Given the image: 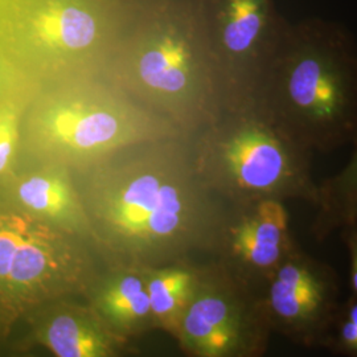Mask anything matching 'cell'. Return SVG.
Masks as SVG:
<instances>
[{"label": "cell", "mask_w": 357, "mask_h": 357, "mask_svg": "<svg viewBox=\"0 0 357 357\" xmlns=\"http://www.w3.org/2000/svg\"><path fill=\"white\" fill-rule=\"evenodd\" d=\"M257 97L311 153L357 139V44L323 17L289 20Z\"/></svg>", "instance_id": "cell-1"}, {"label": "cell", "mask_w": 357, "mask_h": 357, "mask_svg": "<svg viewBox=\"0 0 357 357\" xmlns=\"http://www.w3.org/2000/svg\"><path fill=\"white\" fill-rule=\"evenodd\" d=\"M96 215L115 246L147 266L156 255L218 243L222 225L204 191L190 181L142 174L103 193Z\"/></svg>", "instance_id": "cell-2"}, {"label": "cell", "mask_w": 357, "mask_h": 357, "mask_svg": "<svg viewBox=\"0 0 357 357\" xmlns=\"http://www.w3.org/2000/svg\"><path fill=\"white\" fill-rule=\"evenodd\" d=\"M100 273L54 228L26 212L0 211V336L38 307L85 299Z\"/></svg>", "instance_id": "cell-3"}, {"label": "cell", "mask_w": 357, "mask_h": 357, "mask_svg": "<svg viewBox=\"0 0 357 357\" xmlns=\"http://www.w3.org/2000/svg\"><path fill=\"white\" fill-rule=\"evenodd\" d=\"M245 114L216 137L211 149L212 174L238 204L274 199L314 205L318 181L312 156L257 97Z\"/></svg>", "instance_id": "cell-4"}, {"label": "cell", "mask_w": 357, "mask_h": 357, "mask_svg": "<svg viewBox=\"0 0 357 357\" xmlns=\"http://www.w3.org/2000/svg\"><path fill=\"white\" fill-rule=\"evenodd\" d=\"M271 331L261 294L217 264L202 268L174 337L185 357H264Z\"/></svg>", "instance_id": "cell-5"}, {"label": "cell", "mask_w": 357, "mask_h": 357, "mask_svg": "<svg viewBox=\"0 0 357 357\" xmlns=\"http://www.w3.org/2000/svg\"><path fill=\"white\" fill-rule=\"evenodd\" d=\"M337 298L333 268L301 246L274 271L261 294L271 328L308 348L327 344L340 310Z\"/></svg>", "instance_id": "cell-6"}, {"label": "cell", "mask_w": 357, "mask_h": 357, "mask_svg": "<svg viewBox=\"0 0 357 357\" xmlns=\"http://www.w3.org/2000/svg\"><path fill=\"white\" fill-rule=\"evenodd\" d=\"M218 243L227 259L222 264L252 287H264L299 246L284 202L274 199L240 204L238 213L222 225Z\"/></svg>", "instance_id": "cell-7"}, {"label": "cell", "mask_w": 357, "mask_h": 357, "mask_svg": "<svg viewBox=\"0 0 357 357\" xmlns=\"http://www.w3.org/2000/svg\"><path fill=\"white\" fill-rule=\"evenodd\" d=\"M213 22L217 50L227 63L248 72L255 97L289 19L274 0H215Z\"/></svg>", "instance_id": "cell-8"}, {"label": "cell", "mask_w": 357, "mask_h": 357, "mask_svg": "<svg viewBox=\"0 0 357 357\" xmlns=\"http://www.w3.org/2000/svg\"><path fill=\"white\" fill-rule=\"evenodd\" d=\"M28 339L54 357H123L128 340L115 333L85 299H59L24 319Z\"/></svg>", "instance_id": "cell-9"}, {"label": "cell", "mask_w": 357, "mask_h": 357, "mask_svg": "<svg viewBox=\"0 0 357 357\" xmlns=\"http://www.w3.org/2000/svg\"><path fill=\"white\" fill-rule=\"evenodd\" d=\"M85 301L115 333L126 340L156 328L146 266L121 264L100 274Z\"/></svg>", "instance_id": "cell-10"}, {"label": "cell", "mask_w": 357, "mask_h": 357, "mask_svg": "<svg viewBox=\"0 0 357 357\" xmlns=\"http://www.w3.org/2000/svg\"><path fill=\"white\" fill-rule=\"evenodd\" d=\"M44 128L54 143L79 153L110 147L122 135V121L114 112L77 102L52 109Z\"/></svg>", "instance_id": "cell-11"}, {"label": "cell", "mask_w": 357, "mask_h": 357, "mask_svg": "<svg viewBox=\"0 0 357 357\" xmlns=\"http://www.w3.org/2000/svg\"><path fill=\"white\" fill-rule=\"evenodd\" d=\"M352 155L339 172L318 183L312 234L323 241L335 233L357 231V139Z\"/></svg>", "instance_id": "cell-12"}, {"label": "cell", "mask_w": 357, "mask_h": 357, "mask_svg": "<svg viewBox=\"0 0 357 357\" xmlns=\"http://www.w3.org/2000/svg\"><path fill=\"white\" fill-rule=\"evenodd\" d=\"M197 59V52H193L187 40L167 36L142 54L138 70L149 88L183 94L200 84Z\"/></svg>", "instance_id": "cell-13"}, {"label": "cell", "mask_w": 357, "mask_h": 357, "mask_svg": "<svg viewBox=\"0 0 357 357\" xmlns=\"http://www.w3.org/2000/svg\"><path fill=\"white\" fill-rule=\"evenodd\" d=\"M202 268L184 262L147 268V290L156 328L175 336L200 280Z\"/></svg>", "instance_id": "cell-14"}, {"label": "cell", "mask_w": 357, "mask_h": 357, "mask_svg": "<svg viewBox=\"0 0 357 357\" xmlns=\"http://www.w3.org/2000/svg\"><path fill=\"white\" fill-rule=\"evenodd\" d=\"M16 197L26 213L47 224L69 230L78 229L84 224L82 211L75 193L56 175L38 174L24 178L17 185Z\"/></svg>", "instance_id": "cell-15"}, {"label": "cell", "mask_w": 357, "mask_h": 357, "mask_svg": "<svg viewBox=\"0 0 357 357\" xmlns=\"http://www.w3.org/2000/svg\"><path fill=\"white\" fill-rule=\"evenodd\" d=\"M38 38L47 45L64 51L88 48L97 35V24L88 11L75 6H51L35 20Z\"/></svg>", "instance_id": "cell-16"}, {"label": "cell", "mask_w": 357, "mask_h": 357, "mask_svg": "<svg viewBox=\"0 0 357 357\" xmlns=\"http://www.w3.org/2000/svg\"><path fill=\"white\" fill-rule=\"evenodd\" d=\"M326 347L348 357H357V326L340 312L332 324Z\"/></svg>", "instance_id": "cell-17"}, {"label": "cell", "mask_w": 357, "mask_h": 357, "mask_svg": "<svg viewBox=\"0 0 357 357\" xmlns=\"http://www.w3.org/2000/svg\"><path fill=\"white\" fill-rule=\"evenodd\" d=\"M17 143V115L11 107L0 109V175L11 163Z\"/></svg>", "instance_id": "cell-18"}, {"label": "cell", "mask_w": 357, "mask_h": 357, "mask_svg": "<svg viewBox=\"0 0 357 357\" xmlns=\"http://www.w3.org/2000/svg\"><path fill=\"white\" fill-rule=\"evenodd\" d=\"M342 238L344 240L348 255H349V261H351V274H349V284H351V291L352 296H357V231H347Z\"/></svg>", "instance_id": "cell-19"}, {"label": "cell", "mask_w": 357, "mask_h": 357, "mask_svg": "<svg viewBox=\"0 0 357 357\" xmlns=\"http://www.w3.org/2000/svg\"><path fill=\"white\" fill-rule=\"evenodd\" d=\"M340 312L357 326V296H351L344 306L340 308Z\"/></svg>", "instance_id": "cell-20"}, {"label": "cell", "mask_w": 357, "mask_h": 357, "mask_svg": "<svg viewBox=\"0 0 357 357\" xmlns=\"http://www.w3.org/2000/svg\"><path fill=\"white\" fill-rule=\"evenodd\" d=\"M17 357H35V356H29V355H23V356H17Z\"/></svg>", "instance_id": "cell-21"}]
</instances>
